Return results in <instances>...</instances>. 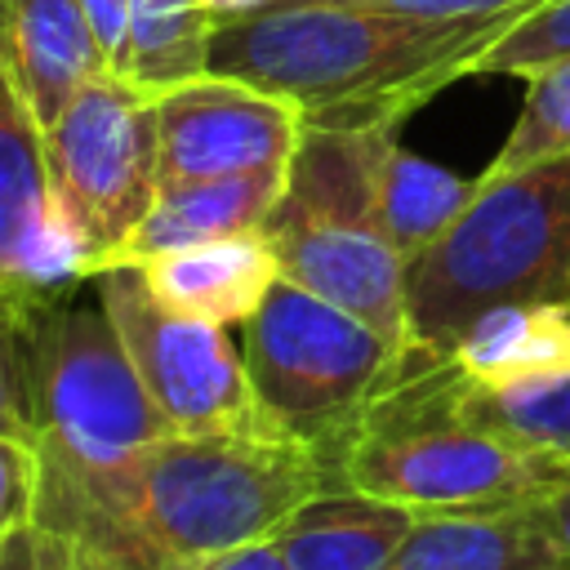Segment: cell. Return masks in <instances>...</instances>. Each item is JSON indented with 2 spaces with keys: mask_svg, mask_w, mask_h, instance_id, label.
I'll return each instance as SVG.
<instances>
[{
  "mask_svg": "<svg viewBox=\"0 0 570 570\" xmlns=\"http://www.w3.org/2000/svg\"><path fill=\"white\" fill-rule=\"evenodd\" d=\"M178 570H289L281 548L272 539H258V543H245V548H232V552H214V557H200V561H187Z\"/></svg>",
  "mask_w": 570,
  "mask_h": 570,
  "instance_id": "484cf974",
  "label": "cell"
},
{
  "mask_svg": "<svg viewBox=\"0 0 570 570\" xmlns=\"http://www.w3.org/2000/svg\"><path fill=\"white\" fill-rule=\"evenodd\" d=\"M156 125L160 183L285 169L303 138L294 102L214 71L156 94Z\"/></svg>",
  "mask_w": 570,
  "mask_h": 570,
  "instance_id": "8fae6325",
  "label": "cell"
},
{
  "mask_svg": "<svg viewBox=\"0 0 570 570\" xmlns=\"http://www.w3.org/2000/svg\"><path fill=\"white\" fill-rule=\"evenodd\" d=\"M40 459L62 472L111 468L129 450L174 432L107 316L94 276L36 312Z\"/></svg>",
  "mask_w": 570,
  "mask_h": 570,
  "instance_id": "ba28073f",
  "label": "cell"
},
{
  "mask_svg": "<svg viewBox=\"0 0 570 570\" xmlns=\"http://www.w3.org/2000/svg\"><path fill=\"white\" fill-rule=\"evenodd\" d=\"M472 191H476V178H459V174L405 151L401 142H392L379 165V191H374L379 227L392 240V249L410 263L463 214Z\"/></svg>",
  "mask_w": 570,
  "mask_h": 570,
  "instance_id": "d6986e66",
  "label": "cell"
},
{
  "mask_svg": "<svg viewBox=\"0 0 570 570\" xmlns=\"http://www.w3.org/2000/svg\"><path fill=\"white\" fill-rule=\"evenodd\" d=\"M214 22L218 18L205 0H134L111 71L147 94H165L205 71Z\"/></svg>",
  "mask_w": 570,
  "mask_h": 570,
  "instance_id": "ac0fdd59",
  "label": "cell"
},
{
  "mask_svg": "<svg viewBox=\"0 0 570 570\" xmlns=\"http://www.w3.org/2000/svg\"><path fill=\"white\" fill-rule=\"evenodd\" d=\"M0 570H116V566L80 534L58 530L45 517H31L0 543Z\"/></svg>",
  "mask_w": 570,
  "mask_h": 570,
  "instance_id": "cb8c5ba5",
  "label": "cell"
},
{
  "mask_svg": "<svg viewBox=\"0 0 570 570\" xmlns=\"http://www.w3.org/2000/svg\"><path fill=\"white\" fill-rule=\"evenodd\" d=\"M94 289L174 432H272L249 392L232 325L165 307L134 263L98 267Z\"/></svg>",
  "mask_w": 570,
  "mask_h": 570,
  "instance_id": "9c48e42d",
  "label": "cell"
},
{
  "mask_svg": "<svg viewBox=\"0 0 570 570\" xmlns=\"http://www.w3.org/2000/svg\"><path fill=\"white\" fill-rule=\"evenodd\" d=\"M436 370L463 414H472L476 423H485L530 450L570 459V370L530 379V383H508V387H472V383H459L445 365H436Z\"/></svg>",
  "mask_w": 570,
  "mask_h": 570,
  "instance_id": "ffe728a7",
  "label": "cell"
},
{
  "mask_svg": "<svg viewBox=\"0 0 570 570\" xmlns=\"http://www.w3.org/2000/svg\"><path fill=\"white\" fill-rule=\"evenodd\" d=\"M321 490H334V463L312 441L165 432L94 472L40 459L36 517L80 534L116 570H178L272 539Z\"/></svg>",
  "mask_w": 570,
  "mask_h": 570,
  "instance_id": "6da1fadb",
  "label": "cell"
},
{
  "mask_svg": "<svg viewBox=\"0 0 570 570\" xmlns=\"http://www.w3.org/2000/svg\"><path fill=\"white\" fill-rule=\"evenodd\" d=\"M383 570H570L543 499L508 512L419 517Z\"/></svg>",
  "mask_w": 570,
  "mask_h": 570,
  "instance_id": "5bb4252c",
  "label": "cell"
},
{
  "mask_svg": "<svg viewBox=\"0 0 570 570\" xmlns=\"http://www.w3.org/2000/svg\"><path fill=\"white\" fill-rule=\"evenodd\" d=\"M285 169L160 183L156 205L138 223V232L125 240V249L116 254V263H142V258L165 254V249H183V245H200V240H223V236L258 232L267 223L272 205L281 200Z\"/></svg>",
  "mask_w": 570,
  "mask_h": 570,
  "instance_id": "9a60e30c",
  "label": "cell"
},
{
  "mask_svg": "<svg viewBox=\"0 0 570 570\" xmlns=\"http://www.w3.org/2000/svg\"><path fill=\"white\" fill-rule=\"evenodd\" d=\"M543 512H548V525H552L557 543H561V548H566V557H570V468H566V472H561V481L548 490Z\"/></svg>",
  "mask_w": 570,
  "mask_h": 570,
  "instance_id": "83f0119b",
  "label": "cell"
},
{
  "mask_svg": "<svg viewBox=\"0 0 570 570\" xmlns=\"http://www.w3.org/2000/svg\"><path fill=\"white\" fill-rule=\"evenodd\" d=\"M214 9V18H227V13H240V9H254V4H267V0H205Z\"/></svg>",
  "mask_w": 570,
  "mask_h": 570,
  "instance_id": "f1b7e54d",
  "label": "cell"
},
{
  "mask_svg": "<svg viewBox=\"0 0 570 570\" xmlns=\"http://www.w3.org/2000/svg\"><path fill=\"white\" fill-rule=\"evenodd\" d=\"M0 436L40 450L36 401V312L0 303Z\"/></svg>",
  "mask_w": 570,
  "mask_h": 570,
  "instance_id": "7402d4cb",
  "label": "cell"
},
{
  "mask_svg": "<svg viewBox=\"0 0 570 570\" xmlns=\"http://www.w3.org/2000/svg\"><path fill=\"white\" fill-rule=\"evenodd\" d=\"M419 517L356 490H321L276 534L289 570H383Z\"/></svg>",
  "mask_w": 570,
  "mask_h": 570,
  "instance_id": "2e32d148",
  "label": "cell"
},
{
  "mask_svg": "<svg viewBox=\"0 0 570 570\" xmlns=\"http://www.w3.org/2000/svg\"><path fill=\"white\" fill-rule=\"evenodd\" d=\"M80 4H85L89 22H94L102 49H107V62H116V53H120V45H125V31H129V9H134V0H80Z\"/></svg>",
  "mask_w": 570,
  "mask_h": 570,
  "instance_id": "4316f807",
  "label": "cell"
},
{
  "mask_svg": "<svg viewBox=\"0 0 570 570\" xmlns=\"http://www.w3.org/2000/svg\"><path fill=\"white\" fill-rule=\"evenodd\" d=\"M334 485L414 517L508 512L548 499L570 459L530 450L454 405L436 365L410 370L330 450Z\"/></svg>",
  "mask_w": 570,
  "mask_h": 570,
  "instance_id": "277c9868",
  "label": "cell"
},
{
  "mask_svg": "<svg viewBox=\"0 0 570 570\" xmlns=\"http://www.w3.org/2000/svg\"><path fill=\"white\" fill-rule=\"evenodd\" d=\"M240 352L263 423L325 454L414 370L405 347L289 276H276L258 312L240 325Z\"/></svg>",
  "mask_w": 570,
  "mask_h": 570,
  "instance_id": "8992f818",
  "label": "cell"
},
{
  "mask_svg": "<svg viewBox=\"0 0 570 570\" xmlns=\"http://www.w3.org/2000/svg\"><path fill=\"white\" fill-rule=\"evenodd\" d=\"M0 40L45 129L85 80L111 67L80 0H0Z\"/></svg>",
  "mask_w": 570,
  "mask_h": 570,
  "instance_id": "4fadbf2b",
  "label": "cell"
},
{
  "mask_svg": "<svg viewBox=\"0 0 570 570\" xmlns=\"http://www.w3.org/2000/svg\"><path fill=\"white\" fill-rule=\"evenodd\" d=\"M570 298V151L481 174L463 214L405 263L414 365H441L494 307Z\"/></svg>",
  "mask_w": 570,
  "mask_h": 570,
  "instance_id": "3957f363",
  "label": "cell"
},
{
  "mask_svg": "<svg viewBox=\"0 0 570 570\" xmlns=\"http://www.w3.org/2000/svg\"><path fill=\"white\" fill-rule=\"evenodd\" d=\"M525 85L530 89L521 116L508 129L499 156L485 165V174H512L570 151V58L539 67L534 76H525Z\"/></svg>",
  "mask_w": 570,
  "mask_h": 570,
  "instance_id": "44dd1931",
  "label": "cell"
},
{
  "mask_svg": "<svg viewBox=\"0 0 570 570\" xmlns=\"http://www.w3.org/2000/svg\"><path fill=\"white\" fill-rule=\"evenodd\" d=\"M40 499V450L13 436H0V543L36 517Z\"/></svg>",
  "mask_w": 570,
  "mask_h": 570,
  "instance_id": "d4e9b609",
  "label": "cell"
},
{
  "mask_svg": "<svg viewBox=\"0 0 570 570\" xmlns=\"http://www.w3.org/2000/svg\"><path fill=\"white\" fill-rule=\"evenodd\" d=\"M45 160L58 223L85 267L116 263L160 191L156 94L120 71H98L45 129Z\"/></svg>",
  "mask_w": 570,
  "mask_h": 570,
  "instance_id": "52a82bcc",
  "label": "cell"
},
{
  "mask_svg": "<svg viewBox=\"0 0 570 570\" xmlns=\"http://www.w3.org/2000/svg\"><path fill=\"white\" fill-rule=\"evenodd\" d=\"M459 383L508 387L570 370V298L485 312L441 361Z\"/></svg>",
  "mask_w": 570,
  "mask_h": 570,
  "instance_id": "e0dca14e",
  "label": "cell"
},
{
  "mask_svg": "<svg viewBox=\"0 0 570 570\" xmlns=\"http://www.w3.org/2000/svg\"><path fill=\"white\" fill-rule=\"evenodd\" d=\"M85 281L89 276L53 209L45 125L0 40V303L45 312Z\"/></svg>",
  "mask_w": 570,
  "mask_h": 570,
  "instance_id": "30bf717a",
  "label": "cell"
},
{
  "mask_svg": "<svg viewBox=\"0 0 570 570\" xmlns=\"http://www.w3.org/2000/svg\"><path fill=\"white\" fill-rule=\"evenodd\" d=\"M134 267L142 272L147 289L165 307H174L183 316L218 321L232 330H240L258 312L272 281L281 276L276 254L263 232H240V236H223V240L165 249Z\"/></svg>",
  "mask_w": 570,
  "mask_h": 570,
  "instance_id": "7c38bea8",
  "label": "cell"
},
{
  "mask_svg": "<svg viewBox=\"0 0 570 570\" xmlns=\"http://www.w3.org/2000/svg\"><path fill=\"white\" fill-rule=\"evenodd\" d=\"M570 58V0H552L517 18L476 62V76H534L548 62Z\"/></svg>",
  "mask_w": 570,
  "mask_h": 570,
  "instance_id": "603a6c76",
  "label": "cell"
},
{
  "mask_svg": "<svg viewBox=\"0 0 570 570\" xmlns=\"http://www.w3.org/2000/svg\"><path fill=\"white\" fill-rule=\"evenodd\" d=\"M396 134L401 129H303L281 200L258 232L281 276L356 312L410 352L405 258L383 236L374 205L379 165Z\"/></svg>",
  "mask_w": 570,
  "mask_h": 570,
  "instance_id": "5b68a950",
  "label": "cell"
},
{
  "mask_svg": "<svg viewBox=\"0 0 570 570\" xmlns=\"http://www.w3.org/2000/svg\"><path fill=\"white\" fill-rule=\"evenodd\" d=\"M508 27L512 18L267 0L214 22L205 71L294 102L303 129H401L445 85L476 76Z\"/></svg>",
  "mask_w": 570,
  "mask_h": 570,
  "instance_id": "7a4b0ae2",
  "label": "cell"
}]
</instances>
